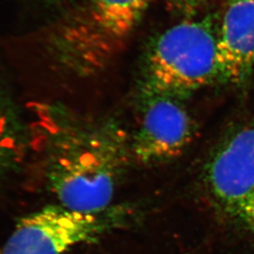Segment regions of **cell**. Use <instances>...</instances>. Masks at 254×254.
Instances as JSON below:
<instances>
[{
	"instance_id": "6da1fadb",
	"label": "cell",
	"mask_w": 254,
	"mask_h": 254,
	"mask_svg": "<svg viewBox=\"0 0 254 254\" xmlns=\"http://www.w3.org/2000/svg\"><path fill=\"white\" fill-rule=\"evenodd\" d=\"M41 114L47 141V179L63 207L109 210L132 157L131 136L113 119H80L60 110Z\"/></svg>"
},
{
	"instance_id": "7a4b0ae2",
	"label": "cell",
	"mask_w": 254,
	"mask_h": 254,
	"mask_svg": "<svg viewBox=\"0 0 254 254\" xmlns=\"http://www.w3.org/2000/svg\"><path fill=\"white\" fill-rule=\"evenodd\" d=\"M151 0H86L48 38L56 62L77 76L100 73L118 56Z\"/></svg>"
},
{
	"instance_id": "3957f363",
	"label": "cell",
	"mask_w": 254,
	"mask_h": 254,
	"mask_svg": "<svg viewBox=\"0 0 254 254\" xmlns=\"http://www.w3.org/2000/svg\"><path fill=\"white\" fill-rule=\"evenodd\" d=\"M218 80V27L211 15L185 20L151 45L142 88L186 97Z\"/></svg>"
},
{
	"instance_id": "277c9868",
	"label": "cell",
	"mask_w": 254,
	"mask_h": 254,
	"mask_svg": "<svg viewBox=\"0 0 254 254\" xmlns=\"http://www.w3.org/2000/svg\"><path fill=\"white\" fill-rule=\"evenodd\" d=\"M124 209L80 213L48 206L22 218L0 254H64L74 246L92 243L126 224Z\"/></svg>"
},
{
	"instance_id": "5b68a950",
	"label": "cell",
	"mask_w": 254,
	"mask_h": 254,
	"mask_svg": "<svg viewBox=\"0 0 254 254\" xmlns=\"http://www.w3.org/2000/svg\"><path fill=\"white\" fill-rule=\"evenodd\" d=\"M139 125L131 137L132 157L138 163L171 161L193 139L195 127L183 99L142 88Z\"/></svg>"
},
{
	"instance_id": "8992f818",
	"label": "cell",
	"mask_w": 254,
	"mask_h": 254,
	"mask_svg": "<svg viewBox=\"0 0 254 254\" xmlns=\"http://www.w3.org/2000/svg\"><path fill=\"white\" fill-rule=\"evenodd\" d=\"M203 180L216 208L238 223L254 196V120L218 146L204 168Z\"/></svg>"
},
{
	"instance_id": "52a82bcc",
	"label": "cell",
	"mask_w": 254,
	"mask_h": 254,
	"mask_svg": "<svg viewBox=\"0 0 254 254\" xmlns=\"http://www.w3.org/2000/svg\"><path fill=\"white\" fill-rule=\"evenodd\" d=\"M254 71V0H226L218 27V80L238 85Z\"/></svg>"
},
{
	"instance_id": "ba28073f",
	"label": "cell",
	"mask_w": 254,
	"mask_h": 254,
	"mask_svg": "<svg viewBox=\"0 0 254 254\" xmlns=\"http://www.w3.org/2000/svg\"><path fill=\"white\" fill-rule=\"evenodd\" d=\"M21 144L18 122L0 93V172L19 154Z\"/></svg>"
},
{
	"instance_id": "9c48e42d",
	"label": "cell",
	"mask_w": 254,
	"mask_h": 254,
	"mask_svg": "<svg viewBox=\"0 0 254 254\" xmlns=\"http://www.w3.org/2000/svg\"><path fill=\"white\" fill-rule=\"evenodd\" d=\"M173 6L185 13H191L200 8L206 0H170Z\"/></svg>"
},
{
	"instance_id": "30bf717a",
	"label": "cell",
	"mask_w": 254,
	"mask_h": 254,
	"mask_svg": "<svg viewBox=\"0 0 254 254\" xmlns=\"http://www.w3.org/2000/svg\"><path fill=\"white\" fill-rule=\"evenodd\" d=\"M238 224L254 232V196L246 206L238 220Z\"/></svg>"
}]
</instances>
